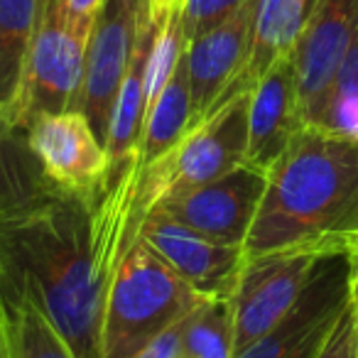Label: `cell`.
<instances>
[{"label": "cell", "mask_w": 358, "mask_h": 358, "mask_svg": "<svg viewBox=\"0 0 358 358\" xmlns=\"http://www.w3.org/2000/svg\"><path fill=\"white\" fill-rule=\"evenodd\" d=\"M140 179L133 155L91 199L57 192L0 226L6 273L30 289L76 358H101L106 297L145 219Z\"/></svg>", "instance_id": "cell-1"}, {"label": "cell", "mask_w": 358, "mask_h": 358, "mask_svg": "<svg viewBox=\"0 0 358 358\" xmlns=\"http://www.w3.org/2000/svg\"><path fill=\"white\" fill-rule=\"evenodd\" d=\"M358 241V143L304 125L268 169L245 258L292 245L348 253Z\"/></svg>", "instance_id": "cell-2"}, {"label": "cell", "mask_w": 358, "mask_h": 358, "mask_svg": "<svg viewBox=\"0 0 358 358\" xmlns=\"http://www.w3.org/2000/svg\"><path fill=\"white\" fill-rule=\"evenodd\" d=\"M201 299L138 236L125 250L106 297L101 358H138Z\"/></svg>", "instance_id": "cell-3"}, {"label": "cell", "mask_w": 358, "mask_h": 358, "mask_svg": "<svg viewBox=\"0 0 358 358\" xmlns=\"http://www.w3.org/2000/svg\"><path fill=\"white\" fill-rule=\"evenodd\" d=\"M248 99L250 91L234 96L224 106L192 125L172 150L143 167L140 204L152 211L162 201L214 182L245 162L248 150Z\"/></svg>", "instance_id": "cell-4"}, {"label": "cell", "mask_w": 358, "mask_h": 358, "mask_svg": "<svg viewBox=\"0 0 358 358\" xmlns=\"http://www.w3.org/2000/svg\"><path fill=\"white\" fill-rule=\"evenodd\" d=\"M89 37L91 27L71 20L66 0H42L15 103L20 128L40 113L79 110Z\"/></svg>", "instance_id": "cell-5"}, {"label": "cell", "mask_w": 358, "mask_h": 358, "mask_svg": "<svg viewBox=\"0 0 358 358\" xmlns=\"http://www.w3.org/2000/svg\"><path fill=\"white\" fill-rule=\"evenodd\" d=\"M338 250L327 245H292L250 255L231 294L236 324V353L268 334L302 297L317 265Z\"/></svg>", "instance_id": "cell-6"}, {"label": "cell", "mask_w": 358, "mask_h": 358, "mask_svg": "<svg viewBox=\"0 0 358 358\" xmlns=\"http://www.w3.org/2000/svg\"><path fill=\"white\" fill-rule=\"evenodd\" d=\"M348 302V253L329 255L317 265L297 304L234 358H317Z\"/></svg>", "instance_id": "cell-7"}, {"label": "cell", "mask_w": 358, "mask_h": 358, "mask_svg": "<svg viewBox=\"0 0 358 358\" xmlns=\"http://www.w3.org/2000/svg\"><path fill=\"white\" fill-rule=\"evenodd\" d=\"M27 148L64 194L91 199L108 177V152L81 110L40 113L27 125Z\"/></svg>", "instance_id": "cell-8"}, {"label": "cell", "mask_w": 358, "mask_h": 358, "mask_svg": "<svg viewBox=\"0 0 358 358\" xmlns=\"http://www.w3.org/2000/svg\"><path fill=\"white\" fill-rule=\"evenodd\" d=\"M265 187L268 172L243 162L216 177L214 182L172 196L155 209L164 211L196 234H204L221 243L243 245L258 216Z\"/></svg>", "instance_id": "cell-9"}, {"label": "cell", "mask_w": 358, "mask_h": 358, "mask_svg": "<svg viewBox=\"0 0 358 358\" xmlns=\"http://www.w3.org/2000/svg\"><path fill=\"white\" fill-rule=\"evenodd\" d=\"M358 37V0H319L292 52L304 125H317L336 74Z\"/></svg>", "instance_id": "cell-10"}, {"label": "cell", "mask_w": 358, "mask_h": 358, "mask_svg": "<svg viewBox=\"0 0 358 358\" xmlns=\"http://www.w3.org/2000/svg\"><path fill=\"white\" fill-rule=\"evenodd\" d=\"M140 238L201 297H231L245 263L243 245L196 234L164 211L152 209L140 224Z\"/></svg>", "instance_id": "cell-11"}, {"label": "cell", "mask_w": 358, "mask_h": 358, "mask_svg": "<svg viewBox=\"0 0 358 358\" xmlns=\"http://www.w3.org/2000/svg\"><path fill=\"white\" fill-rule=\"evenodd\" d=\"M135 40H138V20L128 10L125 0H103L91 27L84 84L79 96V110L89 118L91 128L103 145L115 96L133 57Z\"/></svg>", "instance_id": "cell-12"}, {"label": "cell", "mask_w": 358, "mask_h": 358, "mask_svg": "<svg viewBox=\"0 0 358 358\" xmlns=\"http://www.w3.org/2000/svg\"><path fill=\"white\" fill-rule=\"evenodd\" d=\"M253 15L255 0H245L229 20L187 45V74L194 103V125L226 101H231V86L248 64Z\"/></svg>", "instance_id": "cell-13"}, {"label": "cell", "mask_w": 358, "mask_h": 358, "mask_svg": "<svg viewBox=\"0 0 358 358\" xmlns=\"http://www.w3.org/2000/svg\"><path fill=\"white\" fill-rule=\"evenodd\" d=\"M304 128L292 55L273 64L250 89L245 162L268 172Z\"/></svg>", "instance_id": "cell-14"}, {"label": "cell", "mask_w": 358, "mask_h": 358, "mask_svg": "<svg viewBox=\"0 0 358 358\" xmlns=\"http://www.w3.org/2000/svg\"><path fill=\"white\" fill-rule=\"evenodd\" d=\"M57 192L27 148V130L0 113V226Z\"/></svg>", "instance_id": "cell-15"}, {"label": "cell", "mask_w": 358, "mask_h": 358, "mask_svg": "<svg viewBox=\"0 0 358 358\" xmlns=\"http://www.w3.org/2000/svg\"><path fill=\"white\" fill-rule=\"evenodd\" d=\"M157 22L155 17L145 27H138V40L130 57L128 71L115 96L113 113H110L108 135H106V152L108 162L113 164L125 162L128 157L138 155V145L143 138L145 113H148V96H145V69H148L150 47L155 40Z\"/></svg>", "instance_id": "cell-16"}, {"label": "cell", "mask_w": 358, "mask_h": 358, "mask_svg": "<svg viewBox=\"0 0 358 358\" xmlns=\"http://www.w3.org/2000/svg\"><path fill=\"white\" fill-rule=\"evenodd\" d=\"M307 20V0H255L248 64L236 81L253 89L270 66L292 55Z\"/></svg>", "instance_id": "cell-17"}, {"label": "cell", "mask_w": 358, "mask_h": 358, "mask_svg": "<svg viewBox=\"0 0 358 358\" xmlns=\"http://www.w3.org/2000/svg\"><path fill=\"white\" fill-rule=\"evenodd\" d=\"M194 125V103L189 91V74H187V52L177 64L174 74L164 84L162 94L145 113L143 138L138 145V159L143 167L162 157L179 140L189 133Z\"/></svg>", "instance_id": "cell-18"}, {"label": "cell", "mask_w": 358, "mask_h": 358, "mask_svg": "<svg viewBox=\"0 0 358 358\" xmlns=\"http://www.w3.org/2000/svg\"><path fill=\"white\" fill-rule=\"evenodd\" d=\"M40 3L42 0H0V113L13 118L40 17Z\"/></svg>", "instance_id": "cell-19"}, {"label": "cell", "mask_w": 358, "mask_h": 358, "mask_svg": "<svg viewBox=\"0 0 358 358\" xmlns=\"http://www.w3.org/2000/svg\"><path fill=\"white\" fill-rule=\"evenodd\" d=\"M6 275V302L10 314V334L15 358H76L66 338L57 331L45 309L22 282Z\"/></svg>", "instance_id": "cell-20"}, {"label": "cell", "mask_w": 358, "mask_h": 358, "mask_svg": "<svg viewBox=\"0 0 358 358\" xmlns=\"http://www.w3.org/2000/svg\"><path fill=\"white\" fill-rule=\"evenodd\" d=\"M236 324L231 297H204L179 322V358H234Z\"/></svg>", "instance_id": "cell-21"}, {"label": "cell", "mask_w": 358, "mask_h": 358, "mask_svg": "<svg viewBox=\"0 0 358 358\" xmlns=\"http://www.w3.org/2000/svg\"><path fill=\"white\" fill-rule=\"evenodd\" d=\"M314 128L358 143V37L338 69L322 118Z\"/></svg>", "instance_id": "cell-22"}, {"label": "cell", "mask_w": 358, "mask_h": 358, "mask_svg": "<svg viewBox=\"0 0 358 358\" xmlns=\"http://www.w3.org/2000/svg\"><path fill=\"white\" fill-rule=\"evenodd\" d=\"M245 0H185L182 6V25L187 40L206 35L209 30L226 22Z\"/></svg>", "instance_id": "cell-23"}, {"label": "cell", "mask_w": 358, "mask_h": 358, "mask_svg": "<svg viewBox=\"0 0 358 358\" xmlns=\"http://www.w3.org/2000/svg\"><path fill=\"white\" fill-rule=\"evenodd\" d=\"M317 358H358V312L353 302L336 319Z\"/></svg>", "instance_id": "cell-24"}, {"label": "cell", "mask_w": 358, "mask_h": 358, "mask_svg": "<svg viewBox=\"0 0 358 358\" xmlns=\"http://www.w3.org/2000/svg\"><path fill=\"white\" fill-rule=\"evenodd\" d=\"M138 358H179V324L159 334Z\"/></svg>", "instance_id": "cell-25"}, {"label": "cell", "mask_w": 358, "mask_h": 358, "mask_svg": "<svg viewBox=\"0 0 358 358\" xmlns=\"http://www.w3.org/2000/svg\"><path fill=\"white\" fill-rule=\"evenodd\" d=\"M0 358H15L10 334V314H8L6 302V275H3V263H0Z\"/></svg>", "instance_id": "cell-26"}, {"label": "cell", "mask_w": 358, "mask_h": 358, "mask_svg": "<svg viewBox=\"0 0 358 358\" xmlns=\"http://www.w3.org/2000/svg\"><path fill=\"white\" fill-rule=\"evenodd\" d=\"M103 6V0H66V10L74 22L84 27H94L96 13Z\"/></svg>", "instance_id": "cell-27"}, {"label": "cell", "mask_w": 358, "mask_h": 358, "mask_svg": "<svg viewBox=\"0 0 358 358\" xmlns=\"http://www.w3.org/2000/svg\"><path fill=\"white\" fill-rule=\"evenodd\" d=\"M348 280H351V302L358 309V241L348 250Z\"/></svg>", "instance_id": "cell-28"}, {"label": "cell", "mask_w": 358, "mask_h": 358, "mask_svg": "<svg viewBox=\"0 0 358 358\" xmlns=\"http://www.w3.org/2000/svg\"><path fill=\"white\" fill-rule=\"evenodd\" d=\"M128 10L133 13V17L138 20V27H145L152 20V13H150V0H125Z\"/></svg>", "instance_id": "cell-29"}, {"label": "cell", "mask_w": 358, "mask_h": 358, "mask_svg": "<svg viewBox=\"0 0 358 358\" xmlns=\"http://www.w3.org/2000/svg\"><path fill=\"white\" fill-rule=\"evenodd\" d=\"M185 0H150V13L152 15H162L169 10H182Z\"/></svg>", "instance_id": "cell-30"}, {"label": "cell", "mask_w": 358, "mask_h": 358, "mask_svg": "<svg viewBox=\"0 0 358 358\" xmlns=\"http://www.w3.org/2000/svg\"><path fill=\"white\" fill-rule=\"evenodd\" d=\"M317 3H319V0H307V8H309V15H312V13H314V8H317Z\"/></svg>", "instance_id": "cell-31"}, {"label": "cell", "mask_w": 358, "mask_h": 358, "mask_svg": "<svg viewBox=\"0 0 358 358\" xmlns=\"http://www.w3.org/2000/svg\"><path fill=\"white\" fill-rule=\"evenodd\" d=\"M356 312H358V309H356Z\"/></svg>", "instance_id": "cell-32"}]
</instances>
